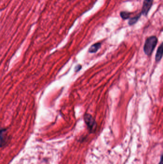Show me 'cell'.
<instances>
[{
    "mask_svg": "<svg viewBox=\"0 0 163 164\" xmlns=\"http://www.w3.org/2000/svg\"><path fill=\"white\" fill-rule=\"evenodd\" d=\"M158 39L155 36H150L146 39L144 46V51L147 56H150L153 53L155 47L156 46Z\"/></svg>",
    "mask_w": 163,
    "mask_h": 164,
    "instance_id": "1",
    "label": "cell"
},
{
    "mask_svg": "<svg viewBox=\"0 0 163 164\" xmlns=\"http://www.w3.org/2000/svg\"><path fill=\"white\" fill-rule=\"evenodd\" d=\"M84 122L90 133H94L96 130L97 123L91 115L86 113L84 116Z\"/></svg>",
    "mask_w": 163,
    "mask_h": 164,
    "instance_id": "2",
    "label": "cell"
},
{
    "mask_svg": "<svg viewBox=\"0 0 163 164\" xmlns=\"http://www.w3.org/2000/svg\"><path fill=\"white\" fill-rule=\"evenodd\" d=\"M153 1L154 0H144L142 8V14L145 16H147L152 6Z\"/></svg>",
    "mask_w": 163,
    "mask_h": 164,
    "instance_id": "3",
    "label": "cell"
},
{
    "mask_svg": "<svg viewBox=\"0 0 163 164\" xmlns=\"http://www.w3.org/2000/svg\"><path fill=\"white\" fill-rule=\"evenodd\" d=\"M7 139V130L4 128L0 127V147L4 145Z\"/></svg>",
    "mask_w": 163,
    "mask_h": 164,
    "instance_id": "4",
    "label": "cell"
},
{
    "mask_svg": "<svg viewBox=\"0 0 163 164\" xmlns=\"http://www.w3.org/2000/svg\"><path fill=\"white\" fill-rule=\"evenodd\" d=\"M163 43H161L160 45V46L158 47V49H157V51H156V57H155V59H156V62H159L161 60V59L162 58V56H163Z\"/></svg>",
    "mask_w": 163,
    "mask_h": 164,
    "instance_id": "5",
    "label": "cell"
},
{
    "mask_svg": "<svg viewBox=\"0 0 163 164\" xmlns=\"http://www.w3.org/2000/svg\"><path fill=\"white\" fill-rule=\"evenodd\" d=\"M101 43H96L91 45L89 48V52L90 53H94L97 52L98 50L101 47Z\"/></svg>",
    "mask_w": 163,
    "mask_h": 164,
    "instance_id": "6",
    "label": "cell"
},
{
    "mask_svg": "<svg viewBox=\"0 0 163 164\" xmlns=\"http://www.w3.org/2000/svg\"><path fill=\"white\" fill-rule=\"evenodd\" d=\"M142 13H139L138 15H137V16H135L134 17H132V18H130L129 19V22H128V24H129V26H133L134 24L137 23L138 21L139 20V18L141 17V16Z\"/></svg>",
    "mask_w": 163,
    "mask_h": 164,
    "instance_id": "7",
    "label": "cell"
},
{
    "mask_svg": "<svg viewBox=\"0 0 163 164\" xmlns=\"http://www.w3.org/2000/svg\"><path fill=\"white\" fill-rule=\"evenodd\" d=\"M131 13L126 12V11H122L120 13V17L123 20L128 19L130 17Z\"/></svg>",
    "mask_w": 163,
    "mask_h": 164,
    "instance_id": "8",
    "label": "cell"
},
{
    "mask_svg": "<svg viewBox=\"0 0 163 164\" xmlns=\"http://www.w3.org/2000/svg\"><path fill=\"white\" fill-rule=\"evenodd\" d=\"M82 65H78L76 66V67H75V71L76 72H79V71L81 69H82Z\"/></svg>",
    "mask_w": 163,
    "mask_h": 164,
    "instance_id": "9",
    "label": "cell"
}]
</instances>
